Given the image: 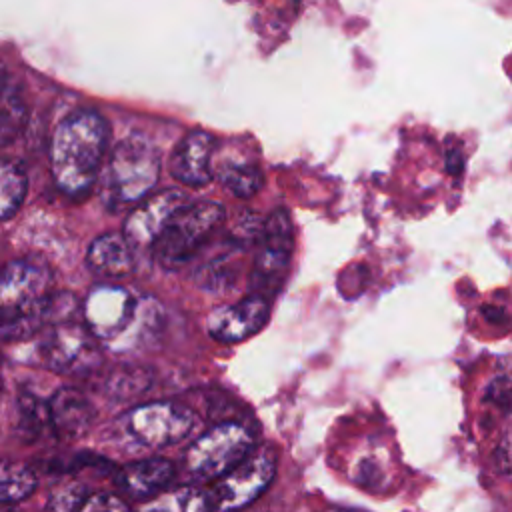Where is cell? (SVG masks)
Returning <instances> with one entry per match:
<instances>
[{
  "instance_id": "cell-1",
  "label": "cell",
  "mask_w": 512,
  "mask_h": 512,
  "mask_svg": "<svg viewBox=\"0 0 512 512\" xmlns=\"http://www.w3.org/2000/svg\"><path fill=\"white\" fill-rule=\"evenodd\" d=\"M108 146V124L94 110L68 114L50 138V170L68 196H84L100 170Z\"/></svg>"
},
{
  "instance_id": "cell-2",
  "label": "cell",
  "mask_w": 512,
  "mask_h": 512,
  "mask_svg": "<svg viewBox=\"0 0 512 512\" xmlns=\"http://www.w3.org/2000/svg\"><path fill=\"white\" fill-rule=\"evenodd\" d=\"M52 272L46 264L20 258L0 270V328L44 320L52 300Z\"/></svg>"
},
{
  "instance_id": "cell-3",
  "label": "cell",
  "mask_w": 512,
  "mask_h": 512,
  "mask_svg": "<svg viewBox=\"0 0 512 512\" xmlns=\"http://www.w3.org/2000/svg\"><path fill=\"white\" fill-rule=\"evenodd\" d=\"M160 176V156L144 136H128L116 144L108 160L106 194L114 204L146 198Z\"/></svg>"
},
{
  "instance_id": "cell-4",
  "label": "cell",
  "mask_w": 512,
  "mask_h": 512,
  "mask_svg": "<svg viewBox=\"0 0 512 512\" xmlns=\"http://www.w3.org/2000/svg\"><path fill=\"white\" fill-rule=\"evenodd\" d=\"M222 218L224 208L218 202L182 204L152 244L156 260L166 268L182 266L218 228Z\"/></svg>"
},
{
  "instance_id": "cell-5",
  "label": "cell",
  "mask_w": 512,
  "mask_h": 512,
  "mask_svg": "<svg viewBox=\"0 0 512 512\" xmlns=\"http://www.w3.org/2000/svg\"><path fill=\"white\" fill-rule=\"evenodd\" d=\"M252 436L238 422H222L198 436L186 452V468L198 478H220L252 452Z\"/></svg>"
},
{
  "instance_id": "cell-6",
  "label": "cell",
  "mask_w": 512,
  "mask_h": 512,
  "mask_svg": "<svg viewBox=\"0 0 512 512\" xmlns=\"http://www.w3.org/2000/svg\"><path fill=\"white\" fill-rule=\"evenodd\" d=\"M196 416L176 402H148L124 416L126 434L146 448H164L190 436Z\"/></svg>"
},
{
  "instance_id": "cell-7",
  "label": "cell",
  "mask_w": 512,
  "mask_h": 512,
  "mask_svg": "<svg viewBox=\"0 0 512 512\" xmlns=\"http://www.w3.org/2000/svg\"><path fill=\"white\" fill-rule=\"evenodd\" d=\"M142 302L126 288L100 284L84 300V326L96 340H118L138 320Z\"/></svg>"
},
{
  "instance_id": "cell-8",
  "label": "cell",
  "mask_w": 512,
  "mask_h": 512,
  "mask_svg": "<svg viewBox=\"0 0 512 512\" xmlns=\"http://www.w3.org/2000/svg\"><path fill=\"white\" fill-rule=\"evenodd\" d=\"M276 472V458L272 450L264 448L250 452L232 470L220 476L214 486V502L222 512H236L254 502L272 482Z\"/></svg>"
},
{
  "instance_id": "cell-9",
  "label": "cell",
  "mask_w": 512,
  "mask_h": 512,
  "mask_svg": "<svg viewBox=\"0 0 512 512\" xmlns=\"http://www.w3.org/2000/svg\"><path fill=\"white\" fill-rule=\"evenodd\" d=\"M40 352L52 370L68 376L88 374L102 362L98 342L90 330L66 320L48 332L40 344Z\"/></svg>"
},
{
  "instance_id": "cell-10",
  "label": "cell",
  "mask_w": 512,
  "mask_h": 512,
  "mask_svg": "<svg viewBox=\"0 0 512 512\" xmlns=\"http://www.w3.org/2000/svg\"><path fill=\"white\" fill-rule=\"evenodd\" d=\"M290 248V216L284 210H276L262 228V246L254 266V280L260 290L274 292L282 284L290 262Z\"/></svg>"
},
{
  "instance_id": "cell-11",
  "label": "cell",
  "mask_w": 512,
  "mask_h": 512,
  "mask_svg": "<svg viewBox=\"0 0 512 512\" xmlns=\"http://www.w3.org/2000/svg\"><path fill=\"white\" fill-rule=\"evenodd\" d=\"M268 316V298L260 294H250L236 304L216 308L206 320V330L214 340L232 344L256 334L266 324Z\"/></svg>"
},
{
  "instance_id": "cell-12",
  "label": "cell",
  "mask_w": 512,
  "mask_h": 512,
  "mask_svg": "<svg viewBox=\"0 0 512 512\" xmlns=\"http://www.w3.org/2000/svg\"><path fill=\"white\" fill-rule=\"evenodd\" d=\"M186 204V196L180 190H162L148 194L126 218L124 238L132 248L150 246L156 242L172 214Z\"/></svg>"
},
{
  "instance_id": "cell-13",
  "label": "cell",
  "mask_w": 512,
  "mask_h": 512,
  "mask_svg": "<svg viewBox=\"0 0 512 512\" xmlns=\"http://www.w3.org/2000/svg\"><path fill=\"white\" fill-rule=\"evenodd\" d=\"M48 426L62 440L82 438L94 424L96 410L92 402L76 388L64 386L52 394L46 404Z\"/></svg>"
},
{
  "instance_id": "cell-14",
  "label": "cell",
  "mask_w": 512,
  "mask_h": 512,
  "mask_svg": "<svg viewBox=\"0 0 512 512\" xmlns=\"http://www.w3.org/2000/svg\"><path fill=\"white\" fill-rule=\"evenodd\" d=\"M216 140L204 130L186 134L174 150L172 174L190 186H202L212 178V154Z\"/></svg>"
},
{
  "instance_id": "cell-15",
  "label": "cell",
  "mask_w": 512,
  "mask_h": 512,
  "mask_svg": "<svg viewBox=\"0 0 512 512\" xmlns=\"http://www.w3.org/2000/svg\"><path fill=\"white\" fill-rule=\"evenodd\" d=\"M86 262L102 278H124L134 270V248L122 234L106 232L92 240Z\"/></svg>"
},
{
  "instance_id": "cell-16",
  "label": "cell",
  "mask_w": 512,
  "mask_h": 512,
  "mask_svg": "<svg viewBox=\"0 0 512 512\" xmlns=\"http://www.w3.org/2000/svg\"><path fill=\"white\" fill-rule=\"evenodd\" d=\"M174 466L166 458H144L124 466L118 472V486L132 498H150L160 494L172 480Z\"/></svg>"
},
{
  "instance_id": "cell-17",
  "label": "cell",
  "mask_w": 512,
  "mask_h": 512,
  "mask_svg": "<svg viewBox=\"0 0 512 512\" xmlns=\"http://www.w3.org/2000/svg\"><path fill=\"white\" fill-rule=\"evenodd\" d=\"M28 178L20 162L0 158V220L12 218L24 204Z\"/></svg>"
},
{
  "instance_id": "cell-18",
  "label": "cell",
  "mask_w": 512,
  "mask_h": 512,
  "mask_svg": "<svg viewBox=\"0 0 512 512\" xmlns=\"http://www.w3.org/2000/svg\"><path fill=\"white\" fill-rule=\"evenodd\" d=\"M36 472L22 464L0 460V504H16L36 490Z\"/></svg>"
},
{
  "instance_id": "cell-19",
  "label": "cell",
  "mask_w": 512,
  "mask_h": 512,
  "mask_svg": "<svg viewBox=\"0 0 512 512\" xmlns=\"http://www.w3.org/2000/svg\"><path fill=\"white\" fill-rule=\"evenodd\" d=\"M140 512H210V502L198 488L180 486L158 494Z\"/></svg>"
},
{
  "instance_id": "cell-20",
  "label": "cell",
  "mask_w": 512,
  "mask_h": 512,
  "mask_svg": "<svg viewBox=\"0 0 512 512\" xmlns=\"http://www.w3.org/2000/svg\"><path fill=\"white\" fill-rule=\"evenodd\" d=\"M26 104L20 90L0 100V148L10 144L24 128Z\"/></svg>"
},
{
  "instance_id": "cell-21",
  "label": "cell",
  "mask_w": 512,
  "mask_h": 512,
  "mask_svg": "<svg viewBox=\"0 0 512 512\" xmlns=\"http://www.w3.org/2000/svg\"><path fill=\"white\" fill-rule=\"evenodd\" d=\"M222 180L228 190L238 198H250L262 186V174L258 166L252 164H232L222 172Z\"/></svg>"
},
{
  "instance_id": "cell-22",
  "label": "cell",
  "mask_w": 512,
  "mask_h": 512,
  "mask_svg": "<svg viewBox=\"0 0 512 512\" xmlns=\"http://www.w3.org/2000/svg\"><path fill=\"white\" fill-rule=\"evenodd\" d=\"M84 500H86L84 484L76 480H68L52 490L44 512H78Z\"/></svg>"
},
{
  "instance_id": "cell-23",
  "label": "cell",
  "mask_w": 512,
  "mask_h": 512,
  "mask_svg": "<svg viewBox=\"0 0 512 512\" xmlns=\"http://www.w3.org/2000/svg\"><path fill=\"white\" fill-rule=\"evenodd\" d=\"M18 416H20V426H22L24 434L38 436L48 426L46 404H42L32 394H22L18 398Z\"/></svg>"
},
{
  "instance_id": "cell-24",
  "label": "cell",
  "mask_w": 512,
  "mask_h": 512,
  "mask_svg": "<svg viewBox=\"0 0 512 512\" xmlns=\"http://www.w3.org/2000/svg\"><path fill=\"white\" fill-rule=\"evenodd\" d=\"M78 512H132L128 504L110 492H96L86 496Z\"/></svg>"
},
{
  "instance_id": "cell-25",
  "label": "cell",
  "mask_w": 512,
  "mask_h": 512,
  "mask_svg": "<svg viewBox=\"0 0 512 512\" xmlns=\"http://www.w3.org/2000/svg\"><path fill=\"white\" fill-rule=\"evenodd\" d=\"M14 92H18L16 82H14L12 74H10V70L4 66V62H0V100L10 96V94H14Z\"/></svg>"
},
{
  "instance_id": "cell-26",
  "label": "cell",
  "mask_w": 512,
  "mask_h": 512,
  "mask_svg": "<svg viewBox=\"0 0 512 512\" xmlns=\"http://www.w3.org/2000/svg\"><path fill=\"white\" fill-rule=\"evenodd\" d=\"M326 512H362V510H352V508H330Z\"/></svg>"
},
{
  "instance_id": "cell-27",
  "label": "cell",
  "mask_w": 512,
  "mask_h": 512,
  "mask_svg": "<svg viewBox=\"0 0 512 512\" xmlns=\"http://www.w3.org/2000/svg\"><path fill=\"white\" fill-rule=\"evenodd\" d=\"M0 392H2V356H0Z\"/></svg>"
}]
</instances>
